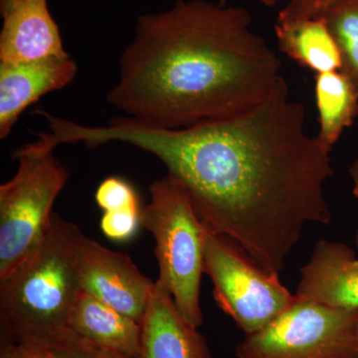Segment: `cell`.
Here are the masks:
<instances>
[{
    "instance_id": "obj_1",
    "label": "cell",
    "mask_w": 358,
    "mask_h": 358,
    "mask_svg": "<svg viewBox=\"0 0 358 358\" xmlns=\"http://www.w3.org/2000/svg\"><path fill=\"white\" fill-rule=\"evenodd\" d=\"M82 136L90 147L119 141L154 155L205 228L268 273L279 275L308 223L333 220L324 196L331 150L308 134L305 107L289 98L285 79L233 117L164 129L124 115Z\"/></svg>"
},
{
    "instance_id": "obj_2",
    "label": "cell",
    "mask_w": 358,
    "mask_h": 358,
    "mask_svg": "<svg viewBox=\"0 0 358 358\" xmlns=\"http://www.w3.org/2000/svg\"><path fill=\"white\" fill-rule=\"evenodd\" d=\"M281 70L246 9L176 0L138 17L107 102L150 126L187 128L255 107L285 79Z\"/></svg>"
},
{
    "instance_id": "obj_3",
    "label": "cell",
    "mask_w": 358,
    "mask_h": 358,
    "mask_svg": "<svg viewBox=\"0 0 358 358\" xmlns=\"http://www.w3.org/2000/svg\"><path fill=\"white\" fill-rule=\"evenodd\" d=\"M77 225L54 213L41 241L0 280V346L48 350L69 333L81 293L76 270Z\"/></svg>"
},
{
    "instance_id": "obj_4",
    "label": "cell",
    "mask_w": 358,
    "mask_h": 358,
    "mask_svg": "<svg viewBox=\"0 0 358 358\" xmlns=\"http://www.w3.org/2000/svg\"><path fill=\"white\" fill-rule=\"evenodd\" d=\"M150 193V203L141 209V225L155 238L159 267L157 281L173 296L183 319L199 329L203 322L200 282L208 230L182 188L171 176L155 181Z\"/></svg>"
},
{
    "instance_id": "obj_5",
    "label": "cell",
    "mask_w": 358,
    "mask_h": 358,
    "mask_svg": "<svg viewBox=\"0 0 358 358\" xmlns=\"http://www.w3.org/2000/svg\"><path fill=\"white\" fill-rule=\"evenodd\" d=\"M14 159L17 171L0 186V280L41 241L53 217L54 202L69 178L53 152L32 143L17 150Z\"/></svg>"
},
{
    "instance_id": "obj_6",
    "label": "cell",
    "mask_w": 358,
    "mask_h": 358,
    "mask_svg": "<svg viewBox=\"0 0 358 358\" xmlns=\"http://www.w3.org/2000/svg\"><path fill=\"white\" fill-rule=\"evenodd\" d=\"M238 358H358V310L301 300L256 333L246 334Z\"/></svg>"
},
{
    "instance_id": "obj_7",
    "label": "cell",
    "mask_w": 358,
    "mask_h": 358,
    "mask_svg": "<svg viewBox=\"0 0 358 358\" xmlns=\"http://www.w3.org/2000/svg\"><path fill=\"white\" fill-rule=\"evenodd\" d=\"M204 273L213 284L219 308L245 334L256 333L288 310L296 294L281 284L279 275L257 265L232 240L207 232Z\"/></svg>"
},
{
    "instance_id": "obj_8",
    "label": "cell",
    "mask_w": 358,
    "mask_h": 358,
    "mask_svg": "<svg viewBox=\"0 0 358 358\" xmlns=\"http://www.w3.org/2000/svg\"><path fill=\"white\" fill-rule=\"evenodd\" d=\"M76 270L82 291L141 324L155 282L129 256L83 234L78 244Z\"/></svg>"
},
{
    "instance_id": "obj_9",
    "label": "cell",
    "mask_w": 358,
    "mask_h": 358,
    "mask_svg": "<svg viewBox=\"0 0 358 358\" xmlns=\"http://www.w3.org/2000/svg\"><path fill=\"white\" fill-rule=\"evenodd\" d=\"M69 55L25 63H0V138H7L20 115L41 96L64 88L76 77Z\"/></svg>"
},
{
    "instance_id": "obj_10",
    "label": "cell",
    "mask_w": 358,
    "mask_h": 358,
    "mask_svg": "<svg viewBox=\"0 0 358 358\" xmlns=\"http://www.w3.org/2000/svg\"><path fill=\"white\" fill-rule=\"evenodd\" d=\"M355 245L358 249V230ZM296 296L329 307L358 310V255L348 245L320 240L301 268Z\"/></svg>"
},
{
    "instance_id": "obj_11",
    "label": "cell",
    "mask_w": 358,
    "mask_h": 358,
    "mask_svg": "<svg viewBox=\"0 0 358 358\" xmlns=\"http://www.w3.org/2000/svg\"><path fill=\"white\" fill-rule=\"evenodd\" d=\"M2 17L0 63L32 62L68 55L48 0H20Z\"/></svg>"
},
{
    "instance_id": "obj_12",
    "label": "cell",
    "mask_w": 358,
    "mask_h": 358,
    "mask_svg": "<svg viewBox=\"0 0 358 358\" xmlns=\"http://www.w3.org/2000/svg\"><path fill=\"white\" fill-rule=\"evenodd\" d=\"M141 326V358H211L206 339L183 319L173 296L159 281Z\"/></svg>"
},
{
    "instance_id": "obj_13",
    "label": "cell",
    "mask_w": 358,
    "mask_h": 358,
    "mask_svg": "<svg viewBox=\"0 0 358 358\" xmlns=\"http://www.w3.org/2000/svg\"><path fill=\"white\" fill-rule=\"evenodd\" d=\"M69 329L101 348L141 357L140 322L83 291L71 313Z\"/></svg>"
},
{
    "instance_id": "obj_14",
    "label": "cell",
    "mask_w": 358,
    "mask_h": 358,
    "mask_svg": "<svg viewBox=\"0 0 358 358\" xmlns=\"http://www.w3.org/2000/svg\"><path fill=\"white\" fill-rule=\"evenodd\" d=\"M275 33L280 50L315 74L341 70V58L322 16L301 20L278 17Z\"/></svg>"
},
{
    "instance_id": "obj_15",
    "label": "cell",
    "mask_w": 358,
    "mask_h": 358,
    "mask_svg": "<svg viewBox=\"0 0 358 358\" xmlns=\"http://www.w3.org/2000/svg\"><path fill=\"white\" fill-rule=\"evenodd\" d=\"M315 101L319 110L320 143L333 150L336 141L358 114V94L341 70L315 76Z\"/></svg>"
},
{
    "instance_id": "obj_16",
    "label": "cell",
    "mask_w": 358,
    "mask_h": 358,
    "mask_svg": "<svg viewBox=\"0 0 358 358\" xmlns=\"http://www.w3.org/2000/svg\"><path fill=\"white\" fill-rule=\"evenodd\" d=\"M341 58V71L358 94V0H336L322 14Z\"/></svg>"
},
{
    "instance_id": "obj_17",
    "label": "cell",
    "mask_w": 358,
    "mask_h": 358,
    "mask_svg": "<svg viewBox=\"0 0 358 358\" xmlns=\"http://www.w3.org/2000/svg\"><path fill=\"white\" fill-rule=\"evenodd\" d=\"M96 202L103 212L141 208L133 186L119 178L105 179L99 185L96 192Z\"/></svg>"
},
{
    "instance_id": "obj_18",
    "label": "cell",
    "mask_w": 358,
    "mask_h": 358,
    "mask_svg": "<svg viewBox=\"0 0 358 358\" xmlns=\"http://www.w3.org/2000/svg\"><path fill=\"white\" fill-rule=\"evenodd\" d=\"M47 350L53 358H133L94 345L72 331Z\"/></svg>"
},
{
    "instance_id": "obj_19",
    "label": "cell",
    "mask_w": 358,
    "mask_h": 358,
    "mask_svg": "<svg viewBox=\"0 0 358 358\" xmlns=\"http://www.w3.org/2000/svg\"><path fill=\"white\" fill-rule=\"evenodd\" d=\"M141 209L129 208L103 212L101 229L103 234L115 241L131 239L141 225Z\"/></svg>"
},
{
    "instance_id": "obj_20",
    "label": "cell",
    "mask_w": 358,
    "mask_h": 358,
    "mask_svg": "<svg viewBox=\"0 0 358 358\" xmlns=\"http://www.w3.org/2000/svg\"><path fill=\"white\" fill-rule=\"evenodd\" d=\"M336 0H293L282 8L278 17L282 20L320 17Z\"/></svg>"
},
{
    "instance_id": "obj_21",
    "label": "cell",
    "mask_w": 358,
    "mask_h": 358,
    "mask_svg": "<svg viewBox=\"0 0 358 358\" xmlns=\"http://www.w3.org/2000/svg\"><path fill=\"white\" fill-rule=\"evenodd\" d=\"M0 358H53L48 350L22 345L0 346Z\"/></svg>"
},
{
    "instance_id": "obj_22",
    "label": "cell",
    "mask_w": 358,
    "mask_h": 358,
    "mask_svg": "<svg viewBox=\"0 0 358 358\" xmlns=\"http://www.w3.org/2000/svg\"><path fill=\"white\" fill-rule=\"evenodd\" d=\"M350 174L352 181V194L358 200V159L350 166Z\"/></svg>"
},
{
    "instance_id": "obj_23",
    "label": "cell",
    "mask_w": 358,
    "mask_h": 358,
    "mask_svg": "<svg viewBox=\"0 0 358 358\" xmlns=\"http://www.w3.org/2000/svg\"><path fill=\"white\" fill-rule=\"evenodd\" d=\"M18 1H20V0H0V13H1V16L6 14Z\"/></svg>"
},
{
    "instance_id": "obj_24",
    "label": "cell",
    "mask_w": 358,
    "mask_h": 358,
    "mask_svg": "<svg viewBox=\"0 0 358 358\" xmlns=\"http://www.w3.org/2000/svg\"><path fill=\"white\" fill-rule=\"evenodd\" d=\"M252 1L259 2V3H262L264 6H273L277 4L278 2L282 1V0H252ZM288 1H293V0H288Z\"/></svg>"
},
{
    "instance_id": "obj_25",
    "label": "cell",
    "mask_w": 358,
    "mask_h": 358,
    "mask_svg": "<svg viewBox=\"0 0 358 358\" xmlns=\"http://www.w3.org/2000/svg\"><path fill=\"white\" fill-rule=\"evenodd\" d=\"M215 1H217L221 4H227L228 0H215Z\"/></svg>"
}]
</instances>
